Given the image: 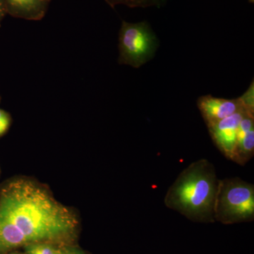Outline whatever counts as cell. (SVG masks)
Segmentation results:
<instances>
[{"instance_id":"cell-15","label":"cell","mask_w":254,"mask_h":254,"mask_svg":"<svg viewBox=\"0 0 254 254\" xmlns=\"http://www.w3.org/2000/svg\"><path fill=\"white\" fill-rule=\"evenodd\" d=\"M56 254H61V252H58Z\"/></svg>"},{"instance_id":"cell-10","label":"cell","mask_w":254,"mask_h":254,"mask_svg":"<svg viewBox=\"0 0 254 254\" xmlns=\"http://www.w3.org/2000/svg\"><path fill=\"white\" fill-rule=\"evenodd\" d=\"M241 102L246 111L254 115V81L251 83L250 88L240 97Z\"/></svg>"},{"instance_id":"cell-1","label":"cell","mask_w":254,"mask_h":254,"mask_svg":"<svg viewBox=\"0 0 254 254\" xmlns=\"http://www.w3.org/2000/svg\"><path fill=\"white\" fill-rule=\"evenodd\" d=\"M78 220L47 187L24 177L0 187V254L23 245L70 240Z\"/></svg>"},{"instance_id":"cell-8","label":"cell","mask_w":254,"mask_h":254,"mask_svg":"<svg viewBox=\"0 0 254 254\" xmlns=\"http://www.w3.org/2000/svg\"><path fill=\"white\" fill-rule=\"evenodd\" d=\"M4 6L13 16L23 19L38 21L44 17L48 0H3Z\"/></svg>"},{"instance_id":"cell-18","label":"cell","mask_w":254,"mask_h":254,"mask_svg":"<svg viewBox=\"0 0 254 254\" xmlns=\"http://www.w3.org/2000/svg\"><path fill=\"white\" fill-rule=\"evenodd\" d=\"M48 1H50V0H48Z\"/></svg>"},{"instance_id":"cell-14","label":"cell","mask_w":254,"mask_h":254,"mask_svg":"<svg viewBox=\"0 0 254 254\" xmlns=\"http://www.w3.org/2000/svg\"><path fill=\"white\" fill-rule=\"evenodd\" d=\"M249 1H250V3H252V4H253L254 0H249Z\"/></svg>"},{"instance_id":"cell-17","label":"cell","mask_w":254,"mask_h":254,"mask_svg":"<svg viewBox=\"0 0 254 254\" xmlns=\"http://www.w3.org/2000/svg\"><path fill=\"white\" fill-rule=\"evenodd\" d=\"M16 254V253H13V254Z\"/></svg>"},{"instance_id":"cell-16","label":"cell","mask_w":254,"mask_h":254,"mask_svg":"<svg viewBox=\"0 0 254 254\" xmlns=\"http://www.w3.org/2000/svg\"><path fill=\"white\" fill-rule=\"evenodd\" d=\"M71 254H76V253H73V252H71Z\"/></svg>"},{"instance_id":"cell-11","label":"cell","mask_w":254,"mask_h":254,"mask_svg":"<svg viewBox=\"0 0 254 254\" xmlns=\"http://www.w3.org/2000/svg\"><path fill=\"white\" fill-rule=\"evenodd\" d=\"M57 252L46 243L33 244L26 247V254H56Z\"/></svg>"},{"instance_id":"cell-7","label":"cell","mask_w":254,"mask_h":254,"mask_svg":"<svg viewBox=\"0 0 254 254\" xmlns=\"http://www.w3.org/2000/svg\"><path fill=\"white\" fill-rule=\"evenodd\" d=\"M254 155V115L247 113L239 127L237 146L232 160L244 165Z\"/></svg>"},{"instance_id":"cell-6","label":"cell","mask_w":254,"mask_h":254,"mask_svg":"<svg viewBox=\"0 0 254 254\" xmlns=\"http://www.w3.org/2000/svg\"><path fill=\"white\" fill-rule=\"evenodd\" d=\"M197 105L207 127L245 110L240 98L225 99L210 95H203L197 100Z\"/></svg>"},{"instance_id":"cell-3","label":"cell","mask_w":254,"mask_h":254,"mask_svg":"<svg viewBox=\"0 0 254 254\" xmlns=\"http://www.w3.org/2000/svg\"><path fill=\"white\" fill-rule=\"evenodd\" d=\"M214 217L225 225L253 221L254 185L239 177L219 180Z\"/></svg>"},{"instance_id":"cell-4","label":"cell","mask_w":254,"mask_h":254,"mask_svg":"<svg viewBox=\"0 0 254 254\" xmlns=\"http://www.w3.org/2000/svg\"><path fill=\"white\" fill-rule=\"evenodd\" d=\"M158 47V38L147 21H123L119 34L120 64L140 68L154 58Z\"/></svg>"},{"instance_id":"cell-9","label":"cell","mask_w":254,"mask_h":254,"mask_svg":"<svg viewBox=\"0 0 254 254\" xmlns=\"http://www.w3.org/2000/svg\"><path fill=\"white\" fill-rule=\"evenodd\" d=\"M111 7L118 5H125L131 8H146L150 6L161 7L166 4L168 0H105Z\"/></svg>"},{"instance_id":"cell-13","label":"cell","mask_w":254,"mask_h":254,"mask_svg":"<svg viewBox=\"0 0 254 254\" xmlns=\"http://www.w3.org/2000/svg\"><path fill=\"white\" fill-rule=\"evenodd\" d=\"M4 4L3 0H0V19L2 17L4 11Z\"/></svg>"},{"instance_id":"cell-12","label":"cell","mask_w":254,"mask_h":254,"mask_svg":"<svg viewBox=\"0 0 254 254\" xmlns=\"http://www.w3.org/2000/svg\"><path fill=\"white\" fill-rule=\"evenodd\" d=\"M11 123V119L9 114L0 109V137L8 131Z\"/></svg>"},{"instance_id":"cell-2","label":"cell","mask_w":254,"mask_h":254,"mask_svg":"<svg viewBox=\"0 0 254 254\" xmlns=\"http://www.w3.org/2000/svg\"><path fill=\"white\" fill-rule=\"evenodd\" d=\"M219 180L213 163L206 159L196 160L182 170L168 189L165 204L191 221L215 222Z\"/></svg>"},{"instance_id":"cell-5","label":"cell","mask_w":254,"mask_h":254,"mask_svg":"<svg viewBox=\"0 0 254 254\" xmlns=\"http://www.w3.org/2000/svg\"><path fill=\"white\" fill-rule=\"evenodd\" d=\"M247 113L248 112L245 110H240L208 126L209 133L214 143L222 154L230 160H232L236 148L240 124Z\"/></svg>"}]
</instances>
